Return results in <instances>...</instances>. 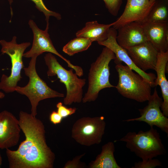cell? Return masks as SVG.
I'll use <instances>...</instances> for the list:
<instances>
[{
  "mask_svg": "<svg viewBox=\"0 0 168 168\" xmlns=\"http://www.w3.org/2000/svg\"><path fill=\"white\" fill-rule=\"evenodd\" d=\"M148 40L158 52L168 51V22L142 23Z\"/></svg>",
  "mask_w": 168,
  "mask_h": 168,
  "instance_id": "2e32d148",
  "label": "cell"
},
{
  "mask_svg": "<svg viewBox=\"0 0 168 168\" xmlns=\"http://www.w3.org/2000/svg\"><path fill=\"white\" fill-rule=\"evenodd\" d=\"M168 62V51L158 52L157 62L155 69L157 77L155 80V86H160L163 100L161 109L163 114L168 117V82L165 73Z\"/></svg>",
  "mask_w": 168,
  "mask_h": 168,
  "instance_id": "e0dca14e",
  "label": "cell"
},
{
  "mask_svg": "<svg viewBox=\"0 0 168 168\" xmlns=\"http://www.w3.org/2000/svg\"><path fill=\"white\" fill-rule=\"evenodd\" d=\"M92 42L90 40L77 37L68 42L63 48V51L70 56L85 51L91 45Z\"/></svg>",
  "mask_w": 168,
  "mask_h": 168,
  "instance_id": "44dd1931",
  "label": "cell"
},
{
  "mask_svg": "<svg viewBox=\"0 0 168 168\" xmlns=\"http://www.w3.org/2000/svg\"><path fill=\"white\" fill-rule=\"evenodd\" d=\"M110 13L114 16L118 14L122 3V0H103Z\"/></svg>",
  "mask_w": 168,
  "mask_h": 168,
  "instance_id": "cb8c5ba5",
  "label": "cell"
},
{
  "mask_svg": "<svg viewBox=\"0 0 168 168\" xmlns=\"http://www.w3.org/2000/svg\"><path fill=\"white\" fill-rule=\"evenodd\" d=\"M50 121L53 124L56 125L60 123L63 118L57 111H53L50 114L49 117Z\"/></svg>",
  "mask_w": 168,
  "mask_h": 168,
  "instance_id": "4316f807",
  "label": "cell"
},
{
  "mask_svg": "<svg viewBox=\"0 0 168 168\" xmlns=\"http://www.w3.org/2000/svg\"><path fill=\"white\" fill-rule=\"evenodd\" d=\"M135 65L142 71L155 70L158 52L148 41L125 49Z\"/></svg>",
  "mask_w": 168,
  "mask_h": 168,
  "instance_id": "5bb4252c",
  "label": "cell"
},
{
  "mask_svg": "<svg viewBox=\"0 0 168 168\" xmlns=\"http://www.w3.org/2000/svg\"><path fill=\"white\" fill-rule=\"evenodd\" d=\"M2 158L0 153V168L1 167V166L2 164Z\"/></svg>",
  "mask_w": 168,
  "mask_h": 168,
  "instance_id": "f1b7e54d",
  "label": "cell"
},
{
  "mask_svg": "<svg viewBox=\"0 0 168 168\" xmlns=\"http://www.w3.org/2000/svg\"><path fill=\"white\" fill-rule=\"evenodd\" d=\"M117 34L116 30L113 27H111L107 39L104 41L97 43L99 44L106 47L113 52L115 55V58L114 60L116 64L121 63L122 62L124 63L133 70L148 81L152 87L155 86V81L156 78L155 75L152 73H146L135 65L126 50L120 46L117 43L116 40Z\"/></svg>",
  "mask_w": 168,
  "mask_h": 168,
  "instance_id": "8fae6325",
  "label": "cell"
},
{
  "mask_svg": "<svg viewBox=\"0 0 168 168\" xmlns=\"http://www.w3.org/2000/svg\"><path fill=\"white\" fill-rule=\"evenodd\" d=\"M19 124L25 137L16 150L6 149L10 168H52L55 156L46 142L45 127L40 119L21 111Z\"/></svg>",
  "mask_w": 168,
  "mask_h": 168,
  "instance_id": "6da1fadb",
  "label": "cell"
},
{
  "mask_svg": "<svg viewBox=\"0 0 168 168\" xmlns=\"http://www.w3.org/2000/svg\"><path fill=\"white\" fill-rule=\"evenodd\" d=\"M85 154V153L76 156L72 160L68 161L65 164L64 168H82L86 166L85 164L80 161V159Z\"/></svg>",
  "mask_w": 168,
  "mask_h": 168,
  "instance_id": "484cf974",
  "label": "cell"
},
{
  "mask_svg": "<svg viewBox=\"0 0 168 168\" xmlns=\"http://www.w3.org/2000/svg\"><path fill=\"white\" fill-rule=\"evenodd\" d=\"M115 58L113 52L104 48L95 62L91 64L88 76V87L83 97L84 103L95 101L100 91L107 88L115 87L109 81L110 75L109 63Z\"/></svg>",
  "mask_w": 168,
  "mask_h": 168,
  "instance_id": "3957f363",
  "label": "cell"
},
{
  "mask_svg": "<svg viewBox=\"0 0 168 168\" xmlns=\"http://www.w3.org/2000/svg\"><path fill=\"white\" fill-rule=\"evenodd\" d=\"M150 1L152 2V3H154L156 0H149Z\"/></svg>",
  "mask_w": 168,
  "mask_h": 168,
  "instance_id": "f546056e",
  "label": "cell"
},
{
  "mask_svg": "<svg viewBox=\"0 0 168 168\" xmlns=\"http://www.w3.org/2000/svg\"><path fill=\"white\" fill-rule=\"evenodd\" d=\"M21 130L19 120L7 110L0 112V149H7L17 144Z\"/></svg>",
  "mask_w": 168,
  "mask_h": 168,
  "instance_id": "4fadbf2b",
  "label": "cell"
},
{
  "mask_svg": "<svg viewBox=\"0 0 168 168\" xmlns=\"http://www.w3.org/2000/svg\"><path fill=\"white\" fill-rule=\"evenodd\" d=\"M4 94L2 92L0 91V99H2L5 97Z\"/></svg>",
  "mask_w": 168,
  "mask_h": 168,
  "instance_id": "83f0119b",
  "label": "cell"
},
{
  "mask_svg": "<svg viewBox=\"0 0 168 168\" xmlns=\"http://www.w3.org/2000/svg\"><path fill=\"white\" fill-rule=\"evenodd\" d=\"M168 0H156L144 22H168Z\"/></svg>",
  "mask_w": 168,
  "mask_h": 168,
  "instance_id": "ffe728a7",
  "label": "cell"
},
{
  "mask_svg": "<svg viewBox=\"0 0 168 168\" xmlns=\"http://www.w3.org/2000/svg\"><path fill=\"white\" fill-rule=\"evenodd\" d=\"M155 2L152 3L149 0H127L123 12L113 22L112 27L117 30L123 26L131 22L143 23Z\"/></svg>",
  "mask_w": 168,
  "mask_h": 168,
  "instance_id": "7c38bea8",
  "label": "cell"
},
{
  "mask_svg": "<svg viewBox=\"0 0 168 168\" xmlns=\"http://www.w3.org/2000/svg\"><path fill=\"white\" fill-rule=\"evenodd\" d=\"M113 23L108 24H100L96 21H89L85 26L78 31L76 34L77 37L88 39L92 42L102 41L106 40L110 28Z\"/></svg>",
  "mask_w": 168,
  "mask_h": 168,
  "instance_id": "ac0fdd59",
  "label": "cell"
},
{
  "mask_svg": "<svg viewBox=\"0 0 168 168\" xmlns=\"http://www.w3.org/2000/svg\"><path fill=\"white\" fill-rule=\"evenodd\" d=\"M162 100L159 96L156 88L148 100V104L143 108L138 110L140 116L138 118L124 120L129 122L137 121L143 122L150 127L155 126L168 135V118L161 110Z\"/></svg>",
  "mask_w": 168,
  "mask_h": 168,
  "instance_id": "30bf717a",
  "label": "cell"
},
{
  "mask_svg": "<svg viewBox=\"0 0 168 168\" xmlns=\"http://www.w3.org/2000/svg\"><path fill=\"white\" fill-rule=\"evenodd\" d=\"M14 0H8L9 4L11 5ZM35 4L36 7L40 12H42L45 17L46 22H49V17L52 16L56 18L57 20L61 19V15L57 12L51 11L49 9L44 5L43 0H31Z\"/></svg>",
  "mask_w": 168,
  "mask_h": 168,
  "instance_id": "7402d4cb",
  "label": "cell"
},
{
  "mask_svg": "<svg viewBox=\"0 0 168 168\" xmlns=\"http://www.w3.org/2000/svg\"><path fill=\"white\" fill-rule=\"evenodd\" d=\"M56 106L57 112L63 118L73 114L77 110L75 107L67 108L63 105L61 102H58L56 104Z\"/></svg>",
  "mask_w": 168,
  "mask_h": 168,
  "instance_id": "d4e9b609",
  "label": "cell"
},
{
  "mask_svg": "<svg viewBox=\"0 0 168 168\" xmlns=\"http://www.w3.org/2000/svg\"><path fill=\"white\" fill-rule=\"evenodd\" d=\"M106 123L103 116L81 118L74 123L71 136L81 145L90 146L99 144L105 132Z\"/></svg>",
  "mask_w": 168,
  "mask_h": 168,
  "instance_id": "ba28073f",
  "label": "cell"
},
{
  "mask_svg": "<svg viewBox=\"0 0 168 168\" xmlns=\"http://www.w3.org/2000/svg\"><path fill=\"white\" fill-rule=\"evenodd\" d=\"M37 57L31 58L28 67L23 68L25 75L29 78L28 83L23 87L17 86L15 89V91L28 97L31 105V114L34 116L37 114V107L40 101L64 96L63 94L51 88L39 77L36 69Z\"/></svg>",
  "mask_w": 168,
  "mask_h": 168,
  "instance_id": "277c9868",
  "label": "cell"
},
{
  "mask_svg": "<svg viewBox=\"0 0 168 168\" xmlns=\"http://www.w3.org/2000/svg\"><path fill=\"white\" fill-rule=\"evenodd\" d=\"M119 81L115 86L119 93L124 97L139 102L148 101L151 95L150 83L127 65L116 64Z\"/></svg>",
  "mask_w": 168,
  "mask_h": 168,
  "instance_id": "8992f818",
  "label": "cell"
},
{
  "mask_svg": "<svg viewBox=\"0 0 168 168\" xmlns=\"http://www.w3.org/2000/svg\"><path fill=\"white\" fill-rule=\"evenodd\" d=\"M44 59L48 68L47 75L48 77L57 76L60 82L66 87V94L63 102L65 105H70L72 103H80L83 98V88L86 84L85 79H81L73 72L71 68L67 70L58 61L52 54H45Z\"/></svg>",
  "mask_w": 168,
  "mask_h": 168,
  "instance_id": "5b68a950",
  "label": "cell"
},
{
  "mask_svg": "<svg viewBox=\"0 0 168 168\" xmlns=\"http://www.w3.org/2000/svg\"><path fill=\"white\" fill-rule=\"evenodd\" d=\"M28 24L33 33V41L31 48L29 50L24 54L23 57L26 58L38 57L45 52L53 54L64 60L68 67L74 70L78 76L81 77L83 76V71L81 67L72 64L69 60L60 54L55 48L48 33L49 22L46 23V26L44 30L40 29L32 19L29 21Z\"/></svg>",
  "mask_w": 168,
  "mask_h": 168,
  "instance_id": "9c48e42d",
  "label": "cell"
},
{
  "mask_svg": "<svg viewBox=\"0 0 168 168\" xmlns=\"http://www.w3.org/2000/svg\"><path fill=\"white\" fill-rule=\"evenodd\" d=\"M118 30L117 41L125 49L148 41L142 23L131 22L123 26Z\"/></svg>",
  "mask_w": 168,
  "mask_h": 168,
  "instance_id": "9a60e30c",
  "label": "cell"
},
{
  "mask_svg": "<svg viewBox=\"0 0 168 168\" xmlns=\"http://www.w3.org/2000/svg\"><path fill=\"white\" fill-rule=\"evenodd\" d=\"M16 40L17 37L14 36L10 41L0 40L2 54H7L12 63L10 75L8 76L2 74L0 82V89L7 93L15 91L18 82L22 78L21 72L24 67L22 57L25 51L30 45L29 42L18 44Z\"/></svg>",
  "mask_w": 168,
  "mask_h": 168,
  "instance_id": "52a82bcc",
  "label": "cell"
},
{
  "mask_svg": "<svg viewBox=\"0 0 168 168\" xmlns=\"http://www.w3.org/2000/svg\"><path fill=\"white\" fill-rule=\"evenodd\" d=\"M114 143L109 142L103 145L100 153L89 164V168H121L114 158Z\"/></svg>",
  "mask_w": 168,
  "mask_h": 168,
  "instance_id": "d6986e66",
  "label": "cell"
},
{
  "mask_svg": "<svg viewBox=\"0 0 168 168\" xmlns=\"http://www.w3.org/2000/svg\"><path fill=\"white\" fill-rule=\"evenodd\" d=\"M161 162L156 159H150L142 160L134 163L132 168H154L157 166H161Z\"/></svg>",
  "mask_w": 168,
  "mask_h": 168,
  "instance_id": "603a6c76",
  "label": "cell"
},
{
  "mask_svg": "<svg viewBox=\"0 0 168 168\" xmlns=\"http://www.w3.org/2000/svg\"><path fill=\"white\" fill-rule=\"evenodd\" d=\"M119 141L125 142L126 147L142 160L164 155L166 152L159 133L153 127L138 133L129 132Z\"/></svg>",
  "mask_w": 168,
  "mask_h": 168,
  "instance_id": "7a4b0ae2",
  "label": "cell"
}]
</instances>
